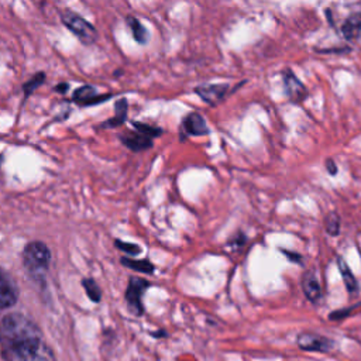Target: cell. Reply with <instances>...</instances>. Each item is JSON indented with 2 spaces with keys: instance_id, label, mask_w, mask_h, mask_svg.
I'll return each mask as SVG.
<instances>
[{
  "instance_id": "277c9868",
  "label": "cell",
  "mask_w": 361,
  "mask_h": 361,
  "mask_svg": "<svg viewBox=\"0 0 361 361\" xmlns=\"http://www.w3.org/2000/svg\"><path fill=\"white\" fill-rule=\"evenodd\" d=\"M149 288V282L138 278V276H131L128 279V285H127V290H126V300L128 305V310L135 314L140 316L144 312L142 307V295L144 292Z\"/></svg>"
},
{
  "instance_id": "ac0fdd59",
  "label": "cell",
  "mask_w": 361,
  "mask_h": 361,
  "mask_svg": "<svg viewBox=\"0 0 361 361\" xmlns=\"http://www.w3.org/2000/svg\"><path fill=\"white\" fill-rule=\"evenodd\" d=\"M127 117V102L121 99L118 103H116V116L102 124V127H117L120 126Z\"/></svg>"
},
{
  "instance_id": "7a4b0ae2",
  "label": "cell",
  "mask_w": 361,
  "mask_h": 361,
  "mask_svg": "<svg viewBox=\"0 0 361 361\" xmlns=\"http://www.w3.org/2000/svg\"><path fill=\"white\" fill-rule=\"evenodd\" d=\"M23 264L31 279L44 282L51 264V251L42 241H31L23 250Z\"/></svg>"
},
{
  "instance_id": "603a6c76",
  "label": "cell",
  "mask_w": 361,
  "mask_h": 361,
  "mask_svg": "<svg viewBox=\"0 0 361 361\" xmlns=\"http://www.w3.org/2000/svg\"><path fill=\"white\" fill-rule=\"evenodd\" d=\"M116 247L130 255H138L141 252V247L137 245V244H131V243H126V241H121V240H116L114 241Z\"/></svg>"
},
{
  "instance_id": "9c48e42d",
  "label": "cell",
  "mask_w": 361,
  "mask_h": 361,
  "mask_svg": "<svg viewBox=\"0 0 361 361\" xmlns=\"http://www.w3.org/2000/svg\"><path fill=\"white\" fill-rule=\"evenodd\" d=\"M228 90V85L226 83H204L195 89V92L209 104L219 103Z\"/></svg>"
},
{
  "instance_id": "7c38bea8",
  "label": "cell",
  "mask_w": 361,
  "mask_h": 361,
  "mask_svg": "<svg viewBox=\"0 0 361 361\" xmlns=\"http://www.w3.org/2000/svg\"><path fill=\"white\" fill-rule=\"evenodd\" d=\"M183 130L192 135H204L209 133L204 118L199 113H189L182 123Z\"/></svg>"
},
{
  "instance_id": "9a60e30c",
  "label": "cell",
  "mask_w": 361,
  "mask_h": 361,
  "mask_svg": "<svg viewBox=\"0 0 361 361\" xmlns=\"http://www.w3.org/2000/svg\"><path fill=\"white\" fill-rule=\"evenodd\" d=\"M337 267H338V271L341 274V278H343V282L345 285V289L348 290V293H357L358 292V282L354 276V274L350 271L348 265L345 264V261L343 258H338L337 259Z\"/></svg>"
},
{
  "instance_id": "3957f363",
  "label": "cell",
  "mask_w": 361,
  "mask_h": 361,
  "mask_svg": "<svg viewBox=\"0 0 361 361\" xmlns=\"http://www.w3.org/2000/svg\"><path fill=\"white\" fill-rule=\"evenodd\" d=\"M61 20L63 25L72 31L82 44L90 45L97 39V30L80 14L72 10H63L61 11Z\"/></svg>"
},
{
  "instance_id": "2e32d148",
  "label": "cell",
  "mask_w": 361,
  "mask_h": 361,
  "mask_svg": "<svg viewBox=\"0 0 361 361\" xmlns=\"http://www.w3.org/2000/svg\"><path fill=\"white\" fill-rule=\"evenodd\" d=\"M127 25L130 27V30L133 32V37L137 42L145 44L148 41V31L145 30V27L135 17L128 16L127 17Z\"/></svg>"
},
{
  "instance_id": "52a82bcc",
  "label": "cell",
  "mask_w": 361,
  "mask_h": 361,
  "mask_svg": "<svg viewBox=\"0 0 361 361\" xmlns=\"http://www.w3.org/2000/svg\"><path fill=\"white\" fill-rule=\"evenodd\" d=\"M282 78L289 99L293 103H300L307 96V87L296 78V75L290 69H285L282 72Z\"/></svg>"
},
{
  "instance_id": "8992f818",
  "label": "cell",
  "mask_w": 361,
  "mask_h": 361,
  "mask_svg": "<svg viewBox=\"0 0 361 361\" xmlns=\"http://www.w3.org/2000/svg\"><path fill=\"white\" fill-rule=\"evenodd\" d=\"M298 345L305 351H317L327 353L333 347V341L324 336L314 333H300L298 336Z\"/></svg>"
},
{
  "instance_id": "4fadbf2b",
  "label": "cell",
  "mask_w": 361,
  "mask_h": 361,
  "mask_svg": "<svg viewBox=\"0 0 361 361\" xmlns=\"http://www.w3.org/2000/svg\"><path fill=\"white\" fill-rule=\"evenodd\" d=\"M121 141L131 151H142L152 147V138L141 133H126L121 135Z\"/></svg>"
},
{
  "instance_id": "30bf717a",
  "label": "cell",
  "mask_w": 361,
  "mask_h": 361,
  "mask_svg": "<svg viewBox=\"0 0 361 361\" xmlns=\"http://www.w3.org/2000/svg\"><path fill=\"white\" fill-rule=\"evenodd\" d=\"M302 288H303L305 296L310 302L316 303L322 298V288H320L319 279H317V276L313 271H306L305 272V275L302 278Z\"/></svg>"
},
{
  "instance_id": "d4e9b609",
  "label": "cell",
  "mask_w": 361,
  "mask_h": 361,
  "mask_svg": "<svg viewBox=\"0 0 361 361\" xmlns=\"http://www.w3.org/2000/svg\"><path fill=\"white\" fill-rule=\"evenodd\" d=\"M66 87H68V83H61V85H58V86L55 87V90H56V92H65Z\"/></svg>"
},
{
  "instance_id": "ba28073f",
  "label": "cell",
  "mask_w": 361,
  "mask_h": 361,
  "mask_svg": "<svg viewBox=\"0 0 361 361\" xmlns=\"http://www.w3.org/2000/svg\"><path fill=\"white\" fill-rule=\"evenodd\" d=\"M18 298L17 286L14 285L10 275L0 268V309L11 307Z\"/></svg>"
},
{
  "instance_id": "e0dca14e",
  "label": "cell",
  "mask_w": 361,
  "mask_h": 361,
  "mask_svg": "<svg viewBox=\"0 0 361 361\" xmlns=\"http://www.w3.org/2000/svg\"><path fill=\"white\" fill-rule=\"evenodd\" d=\"M121 264L127 268H131L133 271L144 272V274H152L155 267L148 259H130V258H121Z\"/></svg>"
},
{
  "instance_id": "d6986e66",
  "label": "cell",
  "mask_w": 361,
  "mask_h": 361,
  "mask_svg": "<svg viewBox=\"0 0 361 361\" xmlns=\"http://www.w3.org/2000/svg\"><path fill=\"white\" fill-rule=\"evenodd\" d=\"M82 285H83V288H85V290H86V293H87L90 300L100 302L102 290H100L99 285L96 283V281H93L92 278H85V279H82Z\"/></svg>"
},
{
  "instance_id": "44dd1931",
  "label": "cell",
  "mask_w": 361,
  "mask_h": 361,
  "mask_svg": "<svg viewBox=\"0 0 361 361\" xmlns=\"http://www.w3.org/2000/svg\"><path fill=\"white\" fill-rule=\"evenodd\" d=\"M134 127L138 130V133L152 138V137H159L162 134V130L159 127H155V126H148L145 123H138V121H134L133 123Z\"/></svg>"
},
{
  "instance_id": "5b68a950",
  "label": "cell",
  "mask_w": 361,
  "mask_h": 361,
  "mask_svg": "<svg viewBox=\"0 0 361 361\" xmlns=\"http://www.w3.org/2000/svg\"><path fill=\"white\" fill-rule=\"evenodd\" d=\"M13 361H55L51 348L42 341H35L21 350H18L13 357Z\"/></svg>"
},
{
  "instance_id": "6da1fadb",
  "label": "cell",
  "mask_w": 361,
  "mask_h": 361,
  "mask_svg": "<svg viewBox=\"0 0 361 361\" xmlns=\"http://www.w3.org/2000/svg\"><path fill=\"white\" fill-rule=\"evenodd\" d=\"M42 340L38 326L20 313H10L0 322V345L11 358L18 350Z\"/></svg>"
},
{
  "instance_id": "8fae6325",
  "label": "cell",
  "mask_w": 361,
  "mask_h": 361,
  "mask_svg": "<svg viewBox=\"0 0 361 361\" xmlns=\"http://www.w3.org/2000/svg\"><path fill=\"white\" fill-rule=\"evenodd\" d=\"M111 97V94H97L94 87L92 86H80L75 90L73 93V100L79 104H94V103H102L103 100Z\"/></svg>"
},
{
  "instance_id": "ffe728a7",
  "label": "cell",
  "mask_w": 361,
  "mask_h": 361,
  "mask_svg": "<svg viewBox=\"0 0 361 361\" xmlns=\"http://www.w3.org/2000/svg\"><path fill=\"white\" fill-rule=\"evenodd\" d=\"M324 227L330 235H333V237L338 235L340 234V216L336 212H330L324 219Z\"/></svg>"
},
{
  "instance_id": "cb8c5ba5",
  "label": "cell",
  "mask_w": 361,
  "mask_h": 361,
  "mask_svg": "<svg viewBox=\"0 0 361 361\" xmlns=\"http://www.w3.org/2000/svg\"><path fill=\"white\" fill-rule=\"evenodd\" d=\"M326 168H327V171H329L330 175H336V173H337V166H336V164H334L333 159H327V161H326Z\"/></svg>"
},
{
  "instance_id": "7402d4cb",
  "label": "cell",
  "mask_w": 361,
  "mask_h": 361,
  "mask_svg": "<svg viewBox=\"0 0 361 361\" xmlns=\"http://www.w3.org/2000/svg\"><path fill=\"white\" fill-rule=\"evenodd\" d=\"M44 78H45V75L41 72V73H37V75H34L31 79H28V82L27 83H24V93H25V96H28V94H31L34 90H35V87H38L42 82H44Z\"/></svg>"
},
{
  "instance_id": "5bb4252c",
  "label": "cell",
  "mask_w": 361,
  "mask_h": 361,
  "mask_svg": "<svg viewBox=\"0 0 361 361\" xmlns=\"http://www.w3.org/2000/svg\"><path fill=\"white\" fill-rule=\"evenodd\" d=\"M341 32L347 39H355L361 34V13H354L341 25Z\"/></svg>"
}]
</instances>
